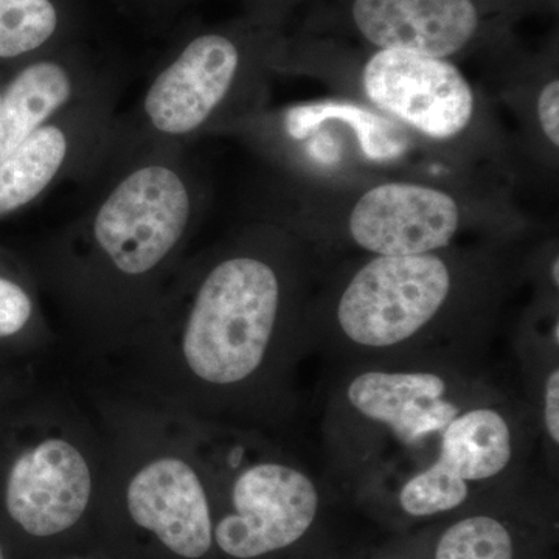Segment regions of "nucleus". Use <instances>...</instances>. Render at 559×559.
Returning a JSON list of instances; mask_svg holds the SVG:
<instances>
[{
	"label": "nucleus",
	"instance_id": "nucleus-1",
	"mask_svg": "<svg viewBox=\"0 0 559 559\" xmlns=\"http://www.w3.org/2000/svg\"><path fill=\"white\" fill-rule=\"evenodd\" d=\"M524 237L356 257L316 290L311 342L353 364H473L528 277Z\"/></svg>",
	"mask_w": 559,
	"mask_h": 559
},
{
	"label": "nucleus",
	"instance_id": "nucleus-2",
	"mask_svg": "<svg viewBox=\"0 0 559 559\" xmlns=\"http://www.w3.org/2000/svg\"><path fill=\"white\" fill-rule=\"evenodd\" d=\"M314 250L293 231L260 219L200 272L182 329L193 377L221 390L252 385L274 355L311 342Z\"/></svg>",
	"mask_w": 559,
	"mask_h": 559
},
{
	"label": "nucleus",
	"instance_id": "nucleus-3",
	"mask_svg": "<svg viewBox=\"0 0 559 559\" xmlns=\"http://www.w3.org/2000/svg\"><path fill=\"white\" fill-rule=\"evenodd\" d=\"M511 191L404 176L330 187L277 180L261 219L293 231L316 255H418L525 237L528 219Z\"/></svg>",
	"mask_w": 559,
	"mask_h": 559
},
{
	"label": "nucleus",
	"instance_id": "nucleus-4",
	"mask_svg": "<svg viewBox=\"0 0 559 559\" xmlns=\"http://www.w3.org/2000/svg\"><path fill=\"white\" fill-rule=\"evenodd\" d=\"M503 390L473 364H353L326 400L323 433L340 476L380 479L425 468L452 419Z\"/></svg>",
	"mask_w": 559,
	"mask_h": 559
},
{
	"label": "nucleus",
	"instance_id": "nucleus-5",
	"mask_svg": "<svg viewBox=\"0 0 559 559\" xmlns=\"http://www.w3.org/2000/svg\"><path fill=\"white\" fill-rule=\"evenodd\" d=\"M97 197L62 235L87 289L143 288L178 255L207 207V187L187 146L140 150L92 179ZM91 180V182H92Z\"/></svg>",
	"mask_w": 559,
	"mask_h": 559
},
{
	"label": "nucleus",
	"instance_id": "nucleus-6",
	"mask_svg": "<svg viewBox=\"0 0 559 559\" xmlns=\"http://www.w3.org/2000/svg\"><path fill=\"white\" fill-rule=\"evenodd\" d=\"M334 94L407 132L433 159L465 178L513 190V145L487 95L451 60L373 49L356 68H312Z\"/></svg>",
	"mask_w": 559,
	"mask_h": 559
},
{
	"label": "nucleus",
	"instance_id": "nucleus-7",
	"mask_svg": "<svg viewBox=\"0 0 559 559\" xmlns=\"http://www.w3.org/2000/svg\"><path fill=\"white\" fill-rule=\"evenodd\" d=\"M224 135L242 140L285 182L330 187L404 176L479 183L433 159L388 117L340 95L266 106Z\"/></svg>",
	"mask_w": 559,
	"mask_h": 559
},
{
	"label": "nucleus",
	"instance_id": "nucleus-8",
	"mask_svg": "<svg viewBox=\"0 0 559 559\" xmlns=\"http://www.w3.org/2000/svg\"><path fill=\"white\" fill-rule=\"evenodd\" d=\"M277 51L257 50L224 32L191 38L146 84L128 116H117L102 165L154 146H189L223 135L266 108Z\"/></svg>",
	"mask_w": 559,
	"mask_h": 559
},
{
	"label": "nucleus",
	"instance_id": "nucleus-9",
	"mask_svg": "<svg viewBox=\"0 0 559 559\" xmlns=\"http://www.w3.org/2000/svg\"><path fill=\"white\" fill-rule=\"evenodd\" d=\"M535 436L532 412L506 392L463 411L441 433L436 457L400 485L401 510L412 518L450 513L474 489L527 476Z\"/></svg>",
	"mask_w": 559,
	"mask_h": 559
},
{
	"label": "nucleus",
	"instance_id": "nucleus-10",
	"mask_svg": "<svg viewBox=\"0 0 559 559\" xmlns=\"http://www.w3.org/2000/svg\"><path fill=\"white\" fill-rule=\"evenodd\" d=\"M117 84L64 110L0 162V218L68 178L92 180L117 120Z\"/></svg>",
	"mask_w": 559,
	"mask_h": 559
},
{
	"label": "nucleus",
	"instance_id": "nucleus-11",
	"mask_svg": "<svg viewBox=\"0 0 559 559\" xmlns=\"http://www.w3.org/2000/svg\"><path fill=\"white\" fill-rule=\"evenodd\" d=\"M234 511L213 532L224 554L253 559L293 546L314 524L320 491L311 474L293 463L263 460L246 466L231 485Z\"/></svg>",
	"mask_w": 559,
	"mask_h": 559
},
{
	"label": "nucleus",
	"instance_id": "nucleus-12",
	"mask_svg": "<svg viewBox=\"0 0 559 559\" xmlns=\"http://www.w3.org/2000/svg\"><path fill=\"white\" fill-rule=\"evenodd\" d=\"M349 21L373 49L451 60L481 38L480 0H352Z\"/></svg>",
	"mask_w": 559,
	"mask_h": 559
},
{
	"label": "nucleus",
	"instance_id": "nucleus-13",
	"mask_svg": "<svg viewBox=\"0 0 559 559\" xmlns=\"http://www.w3.org/2000/svg\"><path fill=\"white\" fill-rule=\"evenodd\" d=\"M92 476L72 443L49 439L24 452L7 480V510L28 535H58L75 525L90 506Z\"/></svg>",
	"mask_w": 559,
	"mask_h": 559
},
{
	"label": "nucleus",
	"instance_id": "nucleus-14",
	"mask_svg": "<svg viewBox=\"0 0 559 559\" xmlns=\"http://www.w3.org/2000/svg\"><path fill=\"white\" fill-rule=\"evenodd\" d=\"M128 510L179 557H204L213 543L207 492L197 471L182 459L154 460L132 477Z\"/></svg>",
	"mask_w": 559,
	"mask_h": 559
},
{
	"label": "nucleus",
	"instance_id": "nucleus-15",
	"mask_svg": "<svg viewBox=\"0 0 559 559\" xmlns=\"http://www.w3.org/2000/svg\"><path fill=\"white\" fill-rule=\"evenodd\" d=\"M109 84L68 58L50 55L27 62L0 97V162L64 110Z\"/></svg>",
	"mask_w": 559,
	"mask_h": 559
},
{
	"label": "nucleus",
	"instance_id": "nucleus-16",
	"mask_svg": "<svg viewBox=\"0 0 559 559\" xmlns=\"http://www.w3.org/2000/svg\"><path fill=\"white\" fill-rule=\"evenodd\" d=\"M502 100L521 128L522 150L540 167L557 170L559 154V79L557 69H535L502 83Z\"/></svg>",
	"mask_w": 559,
	"mask_h": 559
},
{
	"label": "nucleus",
	"instance_id": "nucleus-17",
	"mask_svg": "<svg viewBox=\"0 0 559 559\" xmlns=\"http://www.w3.org/2000/svg\"><path fill=\"white\" fill-rule=\"evenodd\" d=\"M60 27L53 0H0V60L38 53L53 43Z\"/></svg>",
	"mask_w": 559,
	"mask_h": 559
},
{
	"label": "nucleus",
	"instance_id": "nucleus-18",
	"mask_svg": "<svg viewBox=\"0 0 559 559\" xmlns=\"http://www.w3.org/2000/svg\"><path fill=\"white\" fill-rule=\"evenodd\" d=\"M436 559H516V546L509 527L498 518L473 514L441 533Z\"/></svg>",
	"mask_w": 559,
	"mask_h": 559
},
{
	"label": "nucleus",
	"instance_id": "nucleus-19",
	"mask_svg": "<svg viewBox=\"0 0 559 559\" xmlns=\"http://www.w3.org/2000/svg\"><path fill=\"white\" fill-rule=\"evenodd\" d=\"M33 301L20 283L0 275V337L14 336L27 326Z\"/></svg>",
	"mask_w": 559,
	"mask_h": 559
},
{
	"label": "nucleus",
	"instance_id": "nucleus-20",
	"mask_svg": "<svg viewBox=\"0 0 559 559\" xmlns=\"http://www.w3.org/2000/svg\"><path fill=\"white\" fill-rule=\"evenodd\" d=\"M0 559H3L2 549H0Z\"/></svg>",
	"mask_w": 559,
	"mask_h": 559
},
{
	"label": "nucleus",
	"instance_id": "nucleus-21",
	"mask_svg": "<svg viewBox=\"0 0 559 559\" xmlns=\"http://www.w3.org/2000/svg\"><path fill=\"white\" fill-rule=\"evenodd\" d=\"M0 97H2V92H0Z\"/></svg>",
	"mask_w": 559,
	"mask_h": 559
}]
</instances>
